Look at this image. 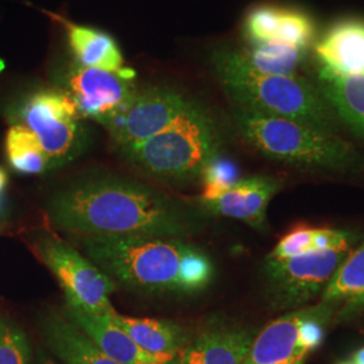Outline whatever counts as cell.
Wrapping results in <instances>:
<instances>
[{
	"instance_id": "cell-1",
	"label": "cell",
	"mask_w": 364,
	"mask_h": 364,
	"mask_svg": "<svg viewBox=\"0 0 364 364\" xmlns=\"http://www.w3.org/2000/svg\"><path fill=\"white\" fill-rule=\"evenodd\" d=\"M48 218L77 236H149L189 239L195 213L180 200L144 182L95 174L61 188L49 198Z\"/></svg>"
},
{
	"instance_id": "cell-2",
	"label": "cell",
	"mask_w": 364,
	"mask_h": 364,
	"mask_svg": "<svg viewBox=\"0 0 364 364\" xmlns=\"http://www.w3.org/2000/svg\"><path fill=\"white\" fill-rule=\"evenodd\" d=\"M78 239L87 258L131 290L191 296L209 287L215 275L208 255L183 239L99 235Z\"/></svg>"
},
{
	"instance_id": "cell-3",
	"label": "cell",
	"mask_w": 364,
	"mask_h": 364,
	"mask_svg": "<svg viewBox=\"0 0 364 364\" xmlns=\"http://www.w3.org/2000/svg\"><path fill=\"white\" fill-rule=\"evenodd\" d=\"M212 66L236 107L335 134L338 115L306 78L263 75L248 64L243 53L235 50L215 53Z\"/></svg>"
},
{
	"instance_id": "cell-4",
	"label": "cell",
	"mask_w": 364,
	"mask_h": 364,
	"mask_svg": "<svg viewBox=\"0 0 364 364\" xmlns=\"http://www.w3.org/2000/svg\"><path fill=\"white\" fill-rule=\"evenodd\" d=\"M235 122L243 139L267 158L306 169L364 173V156L335 134L239 107Z\"/></svg>"
},
{
	"instance_id": "cell-5",
	"label": "cell",
	"mask_w": 364,
	"mask_h": 364,
	"mask_svg": "<svg viewBox=\"0 0 364 364\" xmlns=\"http://www.w3.org/2000/svg\"><path fill=\"white\" fill-rule=\"evenodd\" d=\"M220 147V131L215 120L195 103L166 130L122 153L147 176L178 183L201 178L205 168L219 156Z\"/></svg>"
},
{
	"instance_id": "cell-6",
	"label": "cell",
	"mask_w": 364,
	"mask_h": 364,
	"mask_svg": "<svg viewBox=\"0 0 364 364\" xmlns=\"http://www.w3.org/2000/svg\"><path fill=\"white\" fill-rule=\"evenodd\" d=\"M338 305L321 301L278 317L255 336L243 364H304L318 348Z\"/></svg>"
},
{
	"instance_id": "cell-7",
	"label": "cell",
	"mask_w": 364,
	"mask_h": 364,
	"mask_svg": "<svg viewBox=\"0 0 364 364\" xmlns=\"http://www.w3.org/2000/svg\"><path fill=\"white\" fill-rule=\"evenodd\" d=\"M31 131L53 168L81 154L87 144L82 117L65 91H39L21 105L18 122Z\"/></svg>"
},
{
	"instance_id": "cell-8",
	"label": "cell",
	"mask_w": 364,
	"mask_h": 364,
	"mask_svg": "<svg viewBox=\"0 0 364 364\" xmlns=\"http://www.w3.org/2000/svg\"><path fill=\"white\" fill-rule=\"evenodd\" d=\"M36 252L57 278L68 304L100 316L117 312L109 299L117 284L76 248L53 235H43L36 240Z\"/></svg>"
},
{
	"instance_id": "cell-9",
	"label": "cell",
	"mask_w": 364,
	"mask_h": 364,
	"mask_svg": "<svg viewBox=\"0 0 364 364\" xmlns=\"http://www.w3.org/2000/svg\"><path fill=\"white\" fill-rule=\"evenodd\" d=\"M351 250H326L287 259L264 260L269 296L275 309L296 311L326 291Z\"/></svg>"
},
{
	"instance_id": "cell-10",
	"label": "cell",
	"mask_w": 364,
	"mask_h": 364,
	"mask_svg": "<svg viewBox=\"0 0 364 364\" xmlns=\"http://www.w3.org/2000/svg\"><path fill=\"white\" fill-rule=\"evenodd\" d=\"M193 105V100L166 88L136 91L130 105L105 129L122 151L166 130Z\"/></svg>"
},
{
	"instance_id": "cell-11",
	"label": "cell",
	"mask_w": 364,
	"mask_h": 364,
	"mask_svg": "<svg viewBox=\"0 0 364 364\" xmlns=\"http://www.w3.org/2000/svg\"><path fill=\"white\" fill-rule=\"evenodd\" d=\"M131 81L119 73L75 64L66 75L64 91L81 117L107 127L134 99L136 90Z\"/></svg>"
},
{
	"instance_id": "cell-12",
	"label": "cell",
	"mask_w": 364,
	"mask_h": 364,
	"mask_svg": "<svg viewBox=\"0 0 364 364\" xmlns=\"http://www.w3.org/2000/svg\"><path fill=\"white\" fill-rule=\"evenodd\" d=\"M68 317L93 341V344L120 364H178L180 358L153 355L142 350L132 338L114 323L111 316L87 312L66 302Z\"/></svg>"
},
{
	"instance_id": "cell-13",
	"label": "cell",
	"mask_w": 364,
	"mask_h": 364,
	"mask_svg": "<svg viewBox=\"0 0 364 364\" xmlns=\"http://www.w3.org/2000/svg\"><path fill=\"white\" fill-rule=\"evenodd\" d=\"M279 188L281 181L273 177L243 178L213 200L200 201V207L209 213L243 221L255 230H263L269 204Z\"/></svg>"
},
{
	"instance_id": "cell-14",
	"label": "cell",
	"mask_w": 364,
	"mask_h": 364,
	"mask_svg": "<svg viewBox=\"0 0 364 364\" xmlns=\"http://www.w3.org/2000/svg\"><path fill=\"white\" fill-rule=\"evenodd\" d=\"M254 338L246 326L212 323L189 340L178 364H243Z\"/></svg>"
},
{
	"instance_id": "cell-15",
	"label": "cell",
	"mask_w": 364,
	"mask_h": 364,
	"mask_svg": "<svg viewBox=\"0 0 364 364\" xmlns=\"http://www.w3.org/2000/svg\"><path fill=\"white\" fill-rule=\"evenodd\" d=\"M46 348L63 364H120L100 351L69 317L50 313L41 321Z\"/></svg>"
},
{
	"instance_id": "cell-16",
	"label": "cell",
	"mask_w": 364,
	"mask_h": 364,
	"mask_svg": "<svg viewBox=\"0 0 364 364\" xmlns=\"http://www.w3.org/2000/svg\"><path fill=\"white\" fill-rule=\"evenodd\" d=\"M61 22L65 25L69 46L76 58V64L119 73L134 80L135 72L124 68L122 52L111 36L92 27L70 23L65 19H61Z\"/></svg>"
},
{
	"instance_id": "cell-17",
	"label": "cell",
	"mask_w": 364,
	"mask_h": 364,
	"mask_svg": "<svg viewBox=\"0 0 364 364\" xmlns=\"http://www.w3.org/2000/svg\"><path fill=\"white\" fill-rule=\"evenodd\" d=\"M320 64L338 73L364 75V21L332 27L316 46Z\"/></svg>"
},
{
	"instance_id": "cell-18",
	"label": "cell",
	"mask_w": 364,
	"mask_h": 364,
	"mask_svg": "<svg viewBox=\"0 0 364 364\" xmlns=\"http://www.w3.org/2000/svg\"><path fill=\"white\" fill-rule=\"evenodd\" d=\"M111 318L142 350L153 355L180 358L189 343L188 331L178 323L158 318H135L115 312Z\"/></svg>"
},
{
	"instance_id": "cell-19",
	"label": "cell",
	"mask_w": 364,
	"mask_h": 364,
	"mask_svg": "<svg viewBox=\"0 0 364 364\" xmlns=\"http://www.w3.org/2000/svg\"><path fill=\"white\" fill-rule=\"evenodd\" d=\"M318 80V90L338 117L364 134V75L338 73L321 65Z\"/></svg>"
},
{
	"instance_id": "cell-20",
	"label": "cell",
	"mask_w": 364,
	"mask_h": 364,
	"mask_svg": "<svg viewBox=\"0 0 364 364\" xmlns=\"http://www.w3.org/2000/svg\"><path fill=\"white\" fill-rule=\"evenodd\" d=\"M321 301L338 305V320H351L364 311V240L352 248L331 279Z\"/></svg>"
},
{
	"instance_id": "cell-21",
	"label": "cell",
	"mask_w": 364,
	"mask_h": 364,
	"mask_svg": "<svg viewBox=\"0 0 364 364\" xmlns=\"http://www.w3.org/2000/svg\"><path fill=\"white\" fill-rule=\"evenodd\" d=\"M359 234L335 228H299L279 240L266 259L281 260L326 250H352Z\"/></svg>"
},
{
	"instance_id": "cell-22",
	"label": "cell",
	"mask_w": 364,
	"mask_h": 364,
	"mask_svg": "<svg viewBox=\"0 0 364 364\" xmlns=\"http://www.w3.org/2000/svg\"><path fill=\"white\" fill-rule=\"evenodd\" d=\"M6 156L11 168L19 174L36 176L53 168L37 136L21 123H15L7 131Z\"/></svg>"
},
{
	"instance_id": "cell-23",
	"label": "cell",
	"mask_w": 364,
	"mask_h": 364,
	"mask_svg": "<svg viewBox=\"0 0 364 364\" xmlns=\"http://www.w3.org/2000/svg\"><path fill=\"white\" fill-rule=\"evenodd\" d=\"M304 50L281 42H267L252 45L243 53L248 64L263 75L270 76H297V68L302 61Z\"/></svg>"
},
{
	"instance_id": "cell-24",
	"label": "cell",
	"mask_w": 364,
	"mask_h": 364,
	"mask_svg": "<svg viewBox=\"0 0 364 364\" xmlns=\"http://www.w3.org/2000/svg\"><path fill=\"white\" fill-rule=\"evenodd\" d=\"M204 181V192L200 197V201L213 200L215 197L221 195L235 182L239 181L237 169L231 161L221 159L220 156L215 158L204 170L201 176Z\"/></svg>"
},
{
	"instance_id": "cell-25",
	"label": "cell",
	"mask_w": 364,
	"mask_h": 364,
	"mask_svg": "<svg viewBox=\"0 0 364 364\" xmlns=\"http://www.w3.org/2000/svg\"><path fill=\"white\" fill-rule=\"evenodd\" d=\"M33 353L26 333L16 326L6 324L0 338V364H31Z\"/></svg>"
},
{
	"instance_id": "cell-26",
	"label": "cell",
	"mask_w": 364,
	"mask_h": 364,
	"mask_svg": "<svg viewBox=\"0 0 364 364\" xmlns=\"http://www.w3.org/2000/svg\"><path fill=\"white\" fill-rule=\"evenodd\" d=\"M36 364H63L58 363L57 360H54L50 355H48V352L43 350H38L37 352V362Z\"/></svg>"
},
{
	"instance_id": "cell-27",
	"label": "cell",
	"mask_w": 364,
	"mask_h": 364,
	"mask_svg": "<svg viewBox=\"0 0 364 364\" xmlns=\"http://www.w3.org/2000/svg\"><path fill=\"white\" fill-rule=\"evenodd\" d=\"M7 181H9V177L6 170L0 168V210H3V193L7 186Z\"/></svg>"
},
{
	"instance_id": "cell-28",
	"label": "cell",
	"mask_w": 364,
	"mask_h": 364,
	"mask_svg": "<svg viewBox=\"0 0 364 364\" xmlns=\"http://www.w3.org/2000/svg\"><path fill=\"white\" fill-rule=\"evenodd\" d=\"M351 362L353 364H364V347L353 353Z\"/></svg>"
},
{
	"instance_id": "cell-29",
	"label": "cell",
	"mask_w": 364,
	"mask_h": 364,
	"mask_svg": "<svg viewBox=\"0 0 364 364\" xmlns=\"http://www.w3.org/2000/svg\"><path fill=\"white\" fill-rule=\"evenodd\" d=\"M4 326H6V323L0 320V338H1V333H3V331H4Z\"/></svg>"
},
{
	"instance_id": "cell-30",
	"label": "cell",
	"mask_w": 364,
	"mask_h": 364,
	"mask_svg": "<svg viewBox=\"0 0 364 364\" xmlns=\"http://www.w3.org/2000/svg\"><path fill=\"white\" fill-rule=\"evenodd\" d=\"M338 364H353L352 363L351 360H344V362H340V363Z\"/></svg>"
},
{
	"instance_id": "cell-31",
	"label": "cell",
	"mask_w": 364,
	"mask_h": 364,
	"mask_svg": "<svg viewBox=\"0 0 364 364\" xmlns=\"http://www.w3.org/2000/svg\"><path fill=\"white\" fill-rule=\"evenodd\" d=\"M1 215H3V210H0V218H1Z\"/></svg>"
}]
</instances>
